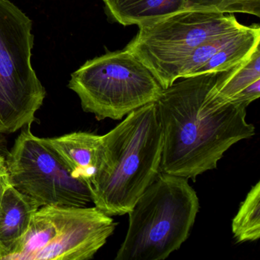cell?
Wrapping results in <instances>:
<instances>
[{"mask_svg": "<svg viewBox=\"0 0 260 260\" xmlns=\"http://www.w3.org/2000/svg\"><path fill=\"white\" fill-rule=\"evenodd\" d=\"M244 27L232 13L182 12L141 25L125 49L151 71L165 89L172 70L194 48Z\"/></svg>", "mask_w": 260, "mask_h": 260, "instance_id": "52a82bcc", "label": "cell"}, {"mask_svg": "<svg viewBox=\"0 0 260 260\" xmlns=\"http://www.w3.org/2000/svg\"><path fill=\"white\" fill-rule=\"evenodd\" d=\"M116 226L96 207H41L9 260L92 259Z\"/></svg>", "mask_w": 260, "mask_h": 260, "instance_id": "8992f818", "label": "cell"}, {"mask_svg": "<svg viewBox=\"0 0 260 260\" xmlns=\"http://www.w3.org/2000/svg\"><path fill=\"white\" fill-rule=\"evenodd\" d=\"M188 180L157 175L128 213V229L115 260H164L181 247L200 208Z\"/></svg>", "mask_w": 260, "mask_h": 260, "instance_id": "3957f363", "label": "cell"}, {"mask_svg": "<svg viewBox=\"0 0 260 260\" xmlns=\"http://www.w3.org/2000/svg\"><path fill=\"white\" fill-rule=\"evenodd\" d=\"M68 87L82 109L99 121L121 120L156 101L164 89L151 71L127 50L87 60L71 75Z\"/></svg>", "mask_w": 260, "mask_h": 260, "instance_id": "277c9868", "label": "cell"}, {"mask_svg": "<svg viewBox=\"0 0 260 260\" xmlns=\"http://www.w3.org/2000/svg\"><path fill=\"white\" fill-rule=\"evenodd\" d=\"M217 73L176 80L154 102L162 134V173L196 181L217 168L233 145L255 135L246 107L214 92Z\"/></svg>", "mask_w": 260, "mask_h": 260, "instance_id": "6da1fadb", "label": "cell"}, {"mask_svg": "<svg viewBox=\"0 0 260 260\" xmlns=\"http://www.w3.org/2000/svg\"><path fill=\"white\" fill-rule=\"evenodd\" d=\"M10 183L43 206L86 207L90 190L75 179L44 138L27 125L16 138L7 159Z\"/></svg>", "mask_w": 260, "mask_h": 260, "instance_id": "ba28073f", "label": "cell"}, {"mask_svg": "<svg viewBox=\"0 0 260 260\" xmlns=\"http://www.w3.org/2000/svg\"><path fill=\"white\" fill-rule=\"evenodd\" d=\"M31 19L10 0H0V134L31 125L46 91L31 65Z\"/></svg>", "mask_w": 260, "mask_h": 260, "instance_id": "5b68a950", "label": "cell"}, {"mask_svg": "<svg viewBox=\"0 0 260 260\" xmlns=\"http://www.w3.org/2000/svg\"><path fill=\"white\" fill-rule=\"evenodd\" d=\"M162 134L154 102L129 113L102 136L92 202L107 215L128 214L160 173Z\"/></svg>", "mask_w": 260, "mask_h": 260, "instance_id": "7a4b0ae2", "label": "cell"}, {"mask_svg": "<svg viewBox=\"0 0 260 260\" xmlns=\"http://www.w3.org/2000/svg\"><path fill=\"white\" fill-rule=\"evenodd\" d=\"M44 140L57 153L71 175L89 187L96 171L102 136L80 132Z\"/></svg>", "mask_w": 260, "mask_h": 260, "instance_id": "8fae6325", "label": "cell"}, {"mask_svg": "<svg viewBox=\"0 0 260 260\" xmlns=\"http://www.w3.org/2000/svg\"><path fill=\"white\" fill-rule=\"evenodd\" d=\"M10 184L7 159L2 154H0V200L2 199L4 191Z\"/></svg>", "mask_w": 260, "mask_h": 260, "instance_id": "5bb4252c", "label": "cell"}, {"mask_svg": "<svg viewBox=\"0 0 260 260\" xmlns=\"http://www.w3.org/2000/svg\"><path fill=\"white\" fill-rule=\"evenodd\" d=\"M214 92L228 103L247 108L260 96V48L228 71L217 73Z\"/></svg>", "mask_w": 260, "mask_h": 260, "instance_id": "7c38bea8", "label": "cell"}, {"mask_svg": "<svg viewBox=\"0 0 260 260\" xmlns=\"http://www.w3.org/2000/svg\"><path fill=\"white\" fill-rule=\"evenodd\" d=\"M113 22L124 26L150 23L185 11L245 13L259 17L260 0H103Z\"/></svg>", "mask_w": 260, "mask_h": 260, "instance_id": "9c48e42d", "label": "cell"}, {"mask_svg": "<svg viewBox=\"0 0 260 260\" xmlns=\"http://www.w3.org/2000/svg\"><path fill=\"white\" fill-rule=\"evenodd\" d=\"M39 207L11 184L0 200V260H9L31 225Z\"/></svg>", "mask_w": 260, "mask_h": 260, "instance_id": "30bf717a", "label": "cell"}, {"mask_svg": "<svg viewBox=\"0 0 260 260\" xmlns=\"http://www.w3.org/2000/svg\"><path fill=\"white\" fill-rule=\"evenodd\" d=\"M237 243L256 241L260 237V182L251 188L232 221Z\"/></svg>", "mask_w": 260, "mask_h": 260, "instance_id": "4fadbf2b", "label": "cell"}]
</instances>
